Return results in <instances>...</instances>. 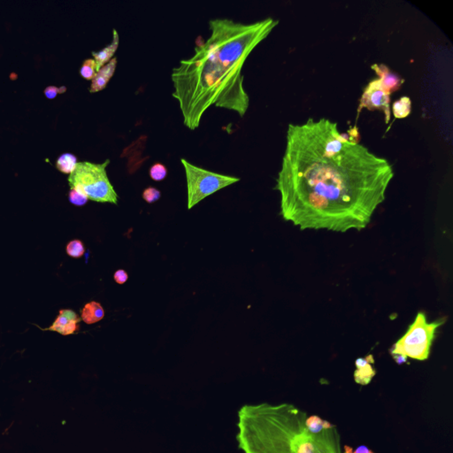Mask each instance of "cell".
Here are the masks:
<instances>
[{"label": "cell", "instance_id": "cell-1", "mask_svg": "<svg viewBox=\"0 0 453 453\" xmlns=\"http://www.w3.org/2000/svg\"><path fill=\"white\" fill-rule=\"evenodd\" d=\"M394 171L330 119L290 124L276 179L281 215L300 229L361 230L385 200Z\"/></svg>", "mask_w": 453, "mask_h": 453}, {"label": "cell", "instance_id": "cell-2", "mask_svg": "<svg viewBox=\"0 0 453 453\" xmlns=\"http://www.w3.org/2000/svg\"><path fill=\"white\" fill-rule=\"evenodd\" d=\"M279 21L268 17L250 23L228 18L209 21L211 35L172 71L173 97L189 130L199 127L205 111L222 107L245 116L250 98L244 86L243 68L252 51Z\"/></svg>", "mask_w": 453, "mask_h": 453}, {"label": "cell", "instance_id": "cell-3", "mask_svg": "<svg viewBox=\"0 0 453 453\" xmlns=\"http://www.w3.org/2000/svg\"><path fill=\"white\" fill-rule=\"evenodd\" d=\"M307 416L289 403L243 406L239 447L245 453H343L337 427L313 434L306 426Z\"/></svg>", "mask_w": 453, "mask_h": 453}, {"label": "cell", "instance_id": "cell-4", "mask_svg": "<svg viewBox=\"0 0 453 453\" xmlns=\"http://www.w3.org/2000/svg\"><path fill=\"white\" fill-rule=\"evenodd\" d=\"M109 163L110 160L100 164L78 162L68 177L70 189L82 192L92 201L118 204V195L106 174Z\"/></svg>", "mask_w": 453, "mask_h": 453}, {"label": "cell", "instance_id": "cell-5", "mask_svg": "<svg viewBox=\"0 0 453 453\" xmlns=\"http://www.w3.org/2000/svg\"><path fill=\"white\" fill-rule=\"evenodd\" d=\"M443 323V321L429 322L426 315L419 313L406 334L393 345L390 350L392 356L426 360L430 356L436 329Z\"/></svg>", "mask_w": 453, "mask_h": 453}, {"label": "cell", "instance_id": "cell-6", "mask_svg": "<svg viewBox=\"0 0 453 453\" xmlns=\"http://www.w3.org/2000/svg\"><path fill=\"white\" fill-rule=\"evenodd\" d=\"M181 161L186 174L189 210L210 195L240 181L235 176L218 174L195 166L185 159H182Z\"/></svg>", "mask_w": 453, "mask_h": 453}, {"label": "cell", "instance_id": "cell-7", "mask_svg": "<svg viewBox=\"0 0 453 453\" xmlns=\"http://www.w3.org/2000/svg\"><path fill=\"white\" fill-rule=\"evenodd\" d=\"M380 110L385 116V123L390 120V94H388L378 78L373 80L366 87L359 101L358 113L362 109Z\"/></svg>", "mask_w": 453, "mask_h": 453}, {"label": "cell", "instance_id": "cell-8", "mask_svg": "<svg viewBox=\"0 0 453 453\" xmlns=\"http://www.w3.org/2000/svg\"><path fill=\"white\" fill-rule=\"evenodd\" d=\"M81 318L78 314L70 309L59 311L58 317L51 327L45 328L44 330L54 331L63 336H69L79 330V322Z\"/></svg>", "mask_w": 453, "mask_h": 453}, {"label": "cell", "instance_id": "cell-9", "mask_svg": "<svg viewBox=\"0 0 453 453\" xmlns=\"http://www.w3.org/2000/svg\"><path fill=\"white\" fill-rule=\"evenodd\" d=\"M375 74L378 75V79L382 82L383 88L387 90L388 94L399 89L405 80L398 75L390 71V69L384 64H374L372 66Z\"/></svg>", "mask_w": 453, "mask_h": 453}, {"label": "cell", "instance_id": "cell-10", "mask_svg": "<svg viewBox=\"0 0 453 453\" xmlns=\"http://www.w3.org/2000/svg\"><path fill=\"white\" fill-rule=\"evenodd\" d=\"M117 62H118L117 58L114 57L106 65L104 66L97 72L95 77L92 81V85L89 88L90 93L101 92L106 88L115 72Z\"/></svg>", "mask_w": 453, "mask_h": 453}, {"label": "cell", "instance_id": "cell-11", "mask_svg": "<svg viewBox=\"0 0 453 453\" xmlns=\"http://www.w3.org/2000/svg\"><path fill=\"white\" fill-rule=\"evenodd\" d=\"M374 358L369 355L367 358H358L356 360V371L354 372L355 382L361 385H368L375 375V369L372 367L374 363Z\"/></svg>", "mask_w": 453, "mask_h": 453}, {"label": "cell", "instance_id": "cell-12", "mask_svg": "<svg viewBox=\"0 0 453 453\" xmlns=\"http://www.w3.org/2000/svg\"><path fill=\"white\" fill-rule=\"evenodd\" d=\"M113 41L110 45H107L106 47L103 48L101 51H92V56L94 57V61L96 62L97 72L99 71V69L103 68L104 66L106 65L113 58L117 49L119 47V37L118 31H116L115 28L113 31Z\"/></svg>", "mask_w": 453, "mask_h": 453}, {"label": "cell", "instance_id": "cell-13", "mask_svg": "<svg viewBox=\"0 0 453 453\" xmlns=\"http://www.w3.org/2000/svg\"><path fill=\"white\" fill-rule=\"evenodd\" d=\"M105 317V310L100 304L92 301L86 304L81 312V319L88 325L95 324Z\"/></svg>", "mask_w": 453, "mask_h": 453}, {"label": "cell", "instance_id": "cell-14", "mask_svg": "<svg viewBox=\"0 0 453 453\" xmlns=\"http://www.w3.org/2000/svg\"><path fill=\"white\" fill-rule=\"evenodd\" d=\"M393 115L397 119H404L412 112V101L408 97H402L392 106Z\"/></svg>", "mask_w": 453, "mask_h": 453}, {"label": "cell", "instance_id": "cell-15", "mask_svg": "<svg viewBox=\"0 0 453 453\" xmlns=\"http://www.w3.org/2000/svg\"><path fill=\"white\" fill-rule=\"evenodd\" d=\"M77 163V159L74 154H64L58 158L56 162V167L62 173L70 174L75 170Z\"/></svg>", "mask_w": 453, "mask_h": 453}, {"label": "cell", "instance_id": "cell-16", "mask_svg": "<svg viewBox=\"0 0 453 453\" xmlns=\"http://www.w3.org/2000/svg\"><path fill=\"white\" fill-rule=\"evenodd\" d=\"M66 251H67V254L69 257L74 258V259H80V258H82L85 252V247L82 241L75 239V240H72L68 243Z\"/></svg>", "mask_w": 453, "mask_h": 453}, {"label": "cell", "instance_id": "cell-17", "mask_svg": "<svg viewBox=\"0 0 453 453\" xmlns=\"http://www.w3.org/2000/svg\"><path fill=\"white\" fill-rule=\"evenodd\" d=\"M325 420L317 415L307 416L306 419V426L307 430L313 434H319L324 430Z\"/></svg>", "mask_w": 453, "mask_h": 453}, {"label": "cell", "instance_id": "cell-18", "mask_svg": "<svg viewBox=\"0 0 453 453\" xmlns=\"http://www.w3.org/2000/svg\"><path fill=\"white\" fill-rule=\"evenodd\" d=\"M80 74L85 80H93L97 74L96 62L94 58H88L82 63V68L80 69Z\"/></svg>", "mask_w": 453, "mask_h": 453}, {"label": "cell", "instance_id": "cell-19", "mask_svg": "<svg viewBox=\"0 0 453 453\" xmlns=\"http://www.w3.org/2000/svg\"><path fill=\"white\" fill-rule=\"evenodd\" d=\"M149 174H150V177L152 178L154 181H163L164 179L167 177V167H166L165 165H163V164L160 163V162H157V163L154 164V165L150 167Z\"/></svg>", "mask_w": 453, "mask_h": 453}, {"label": "cell", "instance_id": "cell-20", "mask_svg": "<svg viewBox=\"0 0 453 453\" xmlns=\"http://www.w3.org/2000/svg\"><path fill=\"white\" fill-rule=\"evenodd\" d=\"M68 199L71 204H75L76 206H82L89 200L85 195L82 194V192L76 191L75 189H70Z\"/></svg>", "mask_w": 453, "mask_h": 453}, {"label": "cell", "instance_id": "cell-21", "mask_svg": "<svg viewBox=\"0 0 453 453\" xmlns=\"http://www.w3.org/2000/svg\"><path fill=\"white\" fill-rule=\"evenodd\" d=\"M142 197H143V200L147 202L148 204H154L160 199L161 197V192L156 188L148 187L143 191Z\"/></svg>", "mask_w": 453, "mask_h": 453}, {"label": "cell", "instance_id": "cell-22", "mask_svg": "<svg viewBox=\"0 0 453 453\" xmlns=\"http://www.w3.org/2000/svg\"><path fill=\"white\" fill-rule=\"evenodd\" d=\"M65 92V87L57 88V87H55V86H49V87H47V88L45 89V96L47 97L48 99H54L55 97L58 95V93H64Z\"/></svg>", "mask_w": 453, "mask_h": 453}, {"label": "cell", "instance_id": "cell-23", "mask_svg": "<svg viewBox=\"0 0 453 453\" xmlns=\"http://www.w3.org/2000/svg\"><path fill=\"white\" fill-rule=\"evenodd\" d=\"M113 279L115 281V283H118V284H124V283H127V281L129 279V276H128V274H127L125 270L119 269L114 273Z\"/></svg>", "mask_w": 453, "mask_h": 453}, {"label": "cell", "instance_id": "cell-24", "mask_svg": "<svg viewBox=\"0 0 453 453\" xmlns=\"http://www.w3.org/2000/svg\"><path fill=\"white\" fill-rule=\"evenodd\" d=\"M343 453H375L372 451L369 448L365 445L358 446L356 450H353L351 447L344 445V452Z\"/></svg>", "mask_w": 453, "mask_h": 453}]
</instances>
